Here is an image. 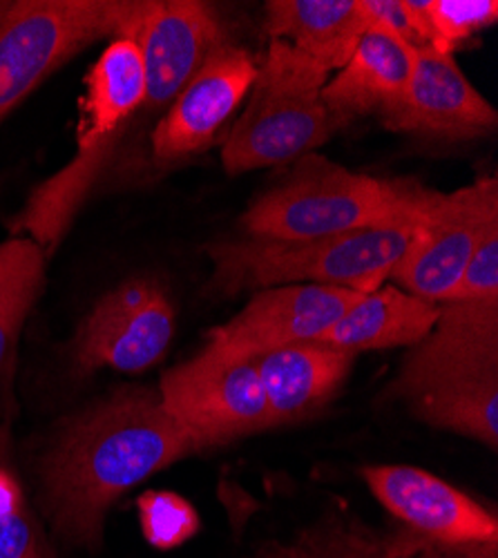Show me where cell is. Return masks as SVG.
<instances>
[{
    "mask_svg": "<svg viewBox=\"0 0 498 558\" xmlns=\"http://www.w3.org/2000/svg\"><path fill=\"white\" fill-rule=\"evenodd\" d=\"M191 453V440L166 413L159 393L119 389L72 415L45 451V514L68 543L97 547L110 507Z\"/></svg>",
    "mask_w": 498,
    "mask_h": 558,
    "instance_id": "1",
    "label": "cell"
},
{
    "mask_svg": "<svg viewBox=\"0 0 498 558\" xmlns=\"http://www.w3.org/2000/svg\"><path fill=\"white\" fill-rule=\"evenodd\" d=\"M434 199L423 213L333 238L212 242L206 246L212 262V289L229 295L289 284H323L372 293L393 275L416 242Z\"/></svg>",
    "mask_w": 498,
    "mask_h": 558,
    "instance_id": "2",
    "label": "cell"
},
{
    "mask_svg": "<svg viewBox=\"0 0 498 558\" xmlns=\"http://www.w3.org/2000/svg\"><path fill=\"white\" fill-rule=\"evenodd\" d=\"M146 92L139 50L127 38H112L87 76L74 157L63 170L36 185L21 215L10 223L12 238L32 240L45 255L57 251L132 117L144 108Z\"/></svg>",
    "mask_w": 498,
    "mask_h": 558,
    "instance_id": "3",
    "label": "cell"
},
{
    "mask_svg": "<svg viewBox=\"0 0 498 558\" xmlns=\"http://www.w3.org/2000/svg\"><path fill=\"white\" fill-rule=\"evenodd\" d=\"M434 195L416 183L351 172L311 153L248 206L240 226L246 238L320 240L423 213Z\"/></svg>",
    "mask_w": 498,
    "mask_h": 558,
    "instance_id": "4",
    "label": "cell"
},
{
    "mask_svg": "<svg viewBox=\"0 0 498 558\" xmlns=\"http://www.w3.org/2000/svg\"><path fill=\"white\" fill-rule=\"evenodd\" d=\"M329 72L291 45L270 40L251 101L221 146L229 174L297 161L340 130L323 101Z\"/></svg>",
    "mask_w": 498,
    "mask_h": 558,
    "instance_id": "5",
    "label": "cell"
},
{
    "mask_svg": "<svg viewBox=\"0 0 498 558\" xmlns=\"http://www.w3.org/2000/svg\"><path fill=\"white\" fill-rule=\"evenodd\" d=\"M127 0L0 3V121L93 43L117 38Z\"/></svg>",
    "mask_w": 498,
    "mask_h": 558,
    "instance_id": "6",
    "label": "cell"
},
{
    "mask_svg": "<svg viewBox=\"0 0 498 558\" xmlns=\"http://www.w3.org/2000/svg\"><path fill=\"white\" fill-rule=\"evenodd\" d=\"M159 398L195 451L270 429L255 357L231 360L204 349L168 371Z\"/></svg>",
    "mask_w": 498,
    "mask_h": 558,
    "instance_id": "7",
    "label": "cell"
},
{
    "mask_svg": "<svg viewBox=\"0 0 498 558\" xmlns=\"http://www.w3.org/2000/svg\"><path fill=\"white\" fill-rule=\"evenodd\" d=\"M174 336V306L157 277H132L85 315L72 344L78 374L101 368L142 374L159 364Z\"/></svg>",
    "mask_w": 498,
    "mask_h": 558,
    "instance_id": "8",
    "label": "cell"
},
{
    "mask_svg": "<svg viewBox=\"0 0 498 558\" xmlns=\"http://www.w3.org/2000/svg\"><path fill=\"white\" fill-rule=\"evenodd\" d=\"M491 378H498V300L445 302L434 329L404 357L387 396L410 404Z\"/></svg>",
    "mask_w": 498,
    "mask_h": 558,
    "instance_id": "9",
    "label": "cell"
},
{
    "mask_svg": "<svg viewBox=\"0 0 498 558\" xmlns=\"http://www.w3.org/2000/svg\"><path fill=\"white\" fill-rule=\"evenodd\" d=\"M117 38L139 50L146 70V104L157 110L172 104L226 43L217 10L199 0H127Z\"/></svg>",
    "mask_w": 498,
    "mask_h": 558,
    "instance_id": "10",
    "label": "cell"
},
{
    "mask_svg": "<svg viewBox=\"0 0 498 558\" xmlns=\"http://www.w3.org/2000/svg\"><path fill=\"white\" fill-rule=\"evenodd\" d=\"M498 221V183L494 177L451 193H436L416 242L406 251L393 279L427 302H447L489 226Z\"/></svg>",
    "mask_w": 498,
    "mask_h": 558,
    "instance_id": "11",
    "label": "cell"
},
{
    "mask_svg": "<svg viewBox=\"0 0 498 558\" xmlns=\"http://www.w3.org/2000/svg\"><path fill=\"white\" fill-rule=\"evenodd\" d=\"M362 293L323 284L264 289L221 327L208 333L212 353L251 360L282 347L323 338Z\"/></svg>",
    "mask_w": 498,
    "mask_h": 558,
    "instance_id": "12",
    "label": "cell"
},
{
    "mask_svg": "<svg viewBox=\"0 0 498 558\" xmlns=\"http://www.w3.org/2000/svg\"><path fill=\"white\" fill-rule=\"evenodd\" d=\"M362 478L389 514L423 543H498L491 511L425 470L380 464L362 470Z\"/></svg>",
    "mask_w": 498,
    "mask_h": 558,
    "instance_id": "13",
    "label": "cell"
},
{
    "mask_svg": "<svg viewBox=\"0 0 498 558\" xmlns=\"http://www.w3.org/2000/svg\"><path fill=\"white\" fill-rule=\"evenodd\" d=\"M393 132L449 138L487 136L496 130V110L461 72L454 57L432 48L416 52V68L404 95L380 112Z\"/></svg>",
    "mask_w": 498,
    "mask_h": 558,
    "instance_id": "14",
    "label": "cell"
},
{
    "mask_svg": "<svg viewBox=\"0 0 498 558\" xmlns=\"http://www.w3.org/2000/svg\"><path fill=\"white\" fill-rule=\"evenodd\" d=\"M255 78L257 63L246 50L231 43L219 45L159 119L153 132L155 157L177 161L208 148L248 97Z\"/></svg>",
    "mask_w": 498,
    "mask_h": 558,
    "instance_id": "15",
    "label": "cell"
},
{
    "mask_svg": "<svg viewBox=\"0 0 498 558\" xmlns=\"http://www.w3.org/2000/svg\"><path fill=\"white\" fill-rule=\"evenodd\" d=\"M270 427L320 411L342 389L353 353L323 342H300L255 357Z\"/></svg>",
    "mask_w": 498,
    "mask_h": 558,
    "instance_id": "16",
    "label": "cell"
},
{
    "mask_svg": "<svg viewBox=\"0 0 498 558\" xmlns=\"http://www.w3.org/2000/svg\"><path fill=\"white\" fill-rule=\"evenodd\" d=\"M414 68V48L387 32L369 27L344 68L327 81L323 101L340 128L357 117L380 114L404 95Z\"/></svg>",
    "mask_w": 498,
    "mask_h": 558,
    "instance_id": "17",
    "label": "cell"
},
{
    "mask_svg": "<svg viewBox=\"0 0 498 558\" xmlns=\"http://www.w3.org/2000/svg\"><path fill=\"white\" fill-rule=\"evenodd\" d=\"M264 12L270 38L291 45L329 74L344 68L367 32L360 0H270Z\"/></svg>",
    "mask_w": 498,
    "mask_h": 558,
    "instance_id": "18",
    "label": "cell"
},
{
    "mask_svg": "<svg viewBox=\"0 0 498 558\" xmlns=\"http://www.w3.org/2000/svg\"><path fill=\"white\" fill-rule=\"evenodd\" d=\"M440 315L436 302H427L400 289L362 293L333 327L318 340L340 351H380L391 347H416Z\"/></svg>",
    "mask_w": 498,
    "mask_h": 558,
    "instance_id": "19",
    "label": "cell"
},
{
    "mask_svg": "<svg viewBox=\"0 0 498 558\" xmlns=\"http://www.w3.org/2000/svg\"><path fill=\"white\" fill-rule=\"evenodd\" d=\"M423 541L412 532L382 536L367 525L331 519L302 532L293 543L278 545L282 558H414Z\"/></svg>",
    "mask_w": 498,
    "mask_h": 558,
    "instance_id": "20",
    "label": "cell"
},
{
    "mask_svg": "<svg viewBox=\"0 0 498 558\" xmlns=\"http://www.w3.org/2000/svg\"><path fill=\"white\" fill-rule=\"evenodd\" d=\"M45 272V253L27 238L0 244V376L32 311Z\"/></svg>",
    "mask_w": 498,
    "mask_h": 558,
    "instance_id": "21",
    "label": "cell"
},
{
    "mask_svg": "<svg viewBox=\"0 0 498 558\" xmlns=\"http://www.w3.org/2000/svg\"><path fill=\"white\" fill-rule=\"evenodd\" d=\"M418 421L498 449V378L423 396L406 404Z\"/></svg>",
    "mask_w": 498,
    "mask_h": 558,
    "instance_id": "22",
    "label": "cell"
},
{
    "mask_svg": "<svg viewBox=\"0 0 498 558\" xmlns=\"http://www.w3.org/2000/svg\"><path fill=\"white\" fill-rule=\"evenodd\" d=\"M425 50L451 54L498 21L496 0H406Z\"/></svg>",
    "mask_w": 498,
    "mask_h": 558,
    "instance_id": "23",
    "label": "cell"
},
{
    "mask_svg": "<svg viewBox=\"0 0 498 558\" xmlns=\"http://www.w3.org/2000/svg\"><path fill=\"white\" fill-rule=\"evenodd\" d=\"M139 521L146 541L159 549H172L199 530L195 507L172 492H146L139 496Z\"/></svg>",
    "mask_w": 498,
    "mask_h": 558,
    "instance_id": "24",
    "label": "cell"
},
{
    "mask_svg": "<svg viewBox=\"0 0 498 558\" xmlns=\"http://www.w3.org/2000/svg\"><path fill=\"white\" fill-rule=\"evenodd\" d=\"M21 485L0 456V558H40Z\"/></svg>",
    "mask_w": 498,
    "mask_h": 558,
    "instance_id": "25",
    "label": "cell"
},
{
    "mask_svg": "<svg viewBox=\"0 0 498 558\" xmlns=\"http://www.w3.org/2000/svg\"><path fill=\"white\" fill-rule=\"evenodd\" d=\"M459 300H498V221L485 232L447 302Z\"/></svg>",
    "mask_w": 498,
    "mask_h": 558,
    "instance_id": "26",
    "label": "cell"
},
{
    "mask_svg": "<svg viewBox=\"0 0 498 558\" xmlns=\"http://www.w3.org/2000/svg\"><path fill=\"white\" fill-rule=\"evenodd\" d=\"M360 10L362 16H365L367 29L374 27L387 32L410 45L416 52L425 50L421 34L416 29L414 14L406 0H360Z\"/></svg>",
    "mask_w": 498,
    "mask_h": 558,
    "instance_id": "27",
    "label": "cell"
},
{
    "mask_svg": "<svg viewBox=\"0 0 498 558\" xmlns=\"http://www.w3.org/2000/svg\"><path fill=\"white\" fill-rule=\"evenodd\" d=\"M414 558H498V543H474V545H442L423 543Z\"/></svg>",
    "mask_w": 498,
    "mask_h": 558,
    "instance_id": "28",
    "label": "cell"
},
{
    "mask_svg": "<svg viewBox=\"0 0 498 558\" xmlns=\"http://www.w3.org/2000/svg\"><path fill=\"white\" fill-rule=\"evenodd\" d=\"M264 558H282V556H280V551H278V547H274V549H270V551H268V554H266V556H264Z\"/></svg>",
    "mask_w": 498,
    "mask_h": 558,
    "instance_id": "29",
    "label": "cell"
}]
</instances>
